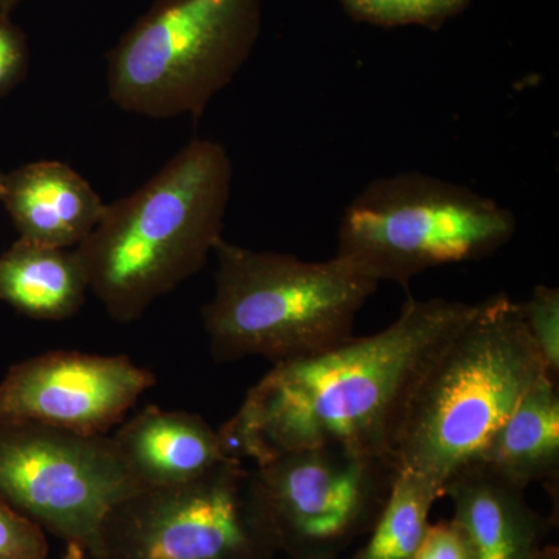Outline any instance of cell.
<instances>
[{
	"instance_id": "obj_1",
	"label": "cell",
	"mask_w": 559,
	"mask_h": 559,
	"mask_svg": "<svg viewBox=\"0 0 559 559\" xmlns=\"http://www.w3.org/2000/svg\"><path fill=\"white\" fill-rule=\"evenodd\" d=\"M474 308L440 297L409 299L388 329L274 364L218 430L224 455L263 465L293 451L340 447L392 457L412 385Z\"/></svg>"
},
{
	"instance_id": "obj_2",
	"label": "cell",
	"mask_w": 559,
	"mask_h": 559,
	"mask_svg": "<svg viewBox=\"0 0 559 559\" xmlns=\"http://www.w3.org/2000/svg\"><path fill=\"white\" fill-rule=\"evenodd\" d=\"M231 178L227 150L194 139L130 197L106 204L75 252L110 318L134 322L205 266L223 238Z\"/></svg>"
},
{
	"instance_id": "obj_3",
	"label": "cell",
	"mask_w": 559,
	"mask_h": 559,
	"mask_svg": "<svg viewBox=\"0 0 559 559\" xmlns=\"http://www.w3.org/2000/svg\"><path fill=\"white\" fill-rule=\"evenodd\" d=\"M544 373L520 304L506 294L476 304L412 385L393 433L396 466L423 474L444 495Z\"/></svg>"
},
{
	"instance_id": "obj_4",
	"label": "cell",
	"mask_w": 559,
	"mask_h": 559,
	"mask_svg": "<svg viewBox=\"0 0 559 559\" xmlns=\"http://www.w3.org/2000/svg\"><path fill=\"white\" fill-rule=\"evenodd\" d=\"M215 293L202 308L216 362L261 356L272 364L319 355L353 336L380 283L347 261H307L221 238Z\"/></svg>"
},
{
	"instance_id": "obj_5",
	"label": "cell",
	"mask_w": 559,
	"mask_h": 559,
	"mask_svg": "<svg viewBox=\"0 0 559 559\" xmlns=\"http://www.w3.org/2000/svg\"><path fill=\"white\" fill-rule=\"evenodd\" d=\"M513 212L468 187L399 173L373 180L345 207L337 259L373 282L411 280L491 255L516 234Z\"/></svg>"
},
{
	"instance_id": "obj_6",
	"label": "cell",
	"mask_w": 559,
	"mask_h": 559,
	"mask_svg": "<svg viewBox=\"0 0 559 559\" xmlns=\"http://www.w3.org/2000/svg\"><path fill=\"white\" fill-rule=\"evenodd\" d=\"M260 31L261 0H156L110 50V100L150 119L198 120Z\"/></svg>"
},
{
	"instance_id": "obj_7",
	"label": "cell",
	"mask_w": 559,
	"mask_h": 559,
	"mask_svg": "<svg viewBox=\"0 0 559 559\" xmlns=\"http://www.w3.org/2000/svg\"><path fill=\"white\" fill-rule=\"evenodd\" d=\"M277 551L252 469L227 460L198 479L121 499L90 559H272Z\"/></svg>"
},
{
	"instance_id": "obj_8",
	"label": "cell",
	"mask_w": 559,
	"mask_h": 559,
	"mask_svg": "<svg viewBox=\"0 0 559 559\" xmlns=\"http://www.w3.org/2000/svg\"><path fill=\"white\" fill-rule=\"evenodd\" d=\"M396 469L388 455L316 447L257 465L252 480L278 551L337 559L373 528Z\"/></svg>"
},
{
	"instance_id": "obj_9",
	"label": "cell",
	"mask_w": 559,
	"mask_h": 559,
	"mask_svg": "<svg viewBox=\"0 0 559 559\" xmlns=\"http://www.w3.org/2000/svg\"><path fill=\"white\" fill-rule=\"evenodd\" d=\"M135 489L110 436L0 421V500L87 557L108 511Z\"/></svg>"
},
{
	"instance_id": "obj_10",
	"label": "cell",
	"mask_w": 559,
	"mask_h": 559,
	"mask_svg": "<svg viewBox=\"0 0 559 559\" xmlns=\"http://www.w3.org/2000/svg\"><path fill=\"white\" fill-rule=\"evenodd\" d=\"M154 385L153 371L128 356L57 349L7 371L0 381V421L108 436Z\"/></svg>"
},
{
	"instance_id": "obj_11",
	"label": "cell",
	"mask_w": 559,
	"mask_h": 559,
	"mask_svg": "<svg viewBox=\"0 0 559 559\" xmlns=\"http://www.w3.org/2000/svg\"><path fill=\"white\" fill-rule=\"evenodd\" d=\"M2 202L20 240L76 248L94 230L106 204L90 182L58 160H38L3 175Z\"/></svg>"
},
{
	"instance_id": "obj_12",
	"label": "cell",
	"mask_w": 559,
	"mask_h": 559,
	"mask_svg": "<svg viewBox=\"0 0 559 559\" xmlns=\"http://www.w3.org/2000/svg\"><path fill=\"white\" fill-rule=\"evenodd\" d=\"M110 439L139 488L183 484L231 460L224 455L218 430L190 412L145 407Z\"/></svg>"
},
{
	"instance_id": "obj_13",
	"label": "cell",
	"mask_w": 559,
	"mask_h": 559,
	"mask_svg": "<svg viewBox=\"0 0 559 559\" xmlns=\"http://www.w3.org/2000/svg\"><path fill=\"white\" fill-rule=\"evenodd\" d=\"M525 487L484 463L455 474L443 498L468 536L477 559H532L543 547L550 522L530 507Z\"/></svg>"
},
{
	"instance_id": "obj_14",
	"label": "cell",
	"mask_w": 559,
	"mask_h": 559,
	"mask_svg": "<svg viewBox=\"0 0 559 559\" xmlns=\"http://www.w3.org/2000/svg\"><path fill=\"white\" fill-rule=\"evenodd\" d=\"M90 290L75 249L17 240L0 255V300L36 320H64L83 307Z\"/></svg>"
},
{
	"instance_id": "obj_15",
	"label": "cell",
	"mask_w": 559,
	"mask_h": 559,
	"mask_svg": "<svg viewBox=\"0 0 559 559\" xmlns=\"http://www.w3.org/2000/svg\"><path fill=\"white\" fill-rule=\"evenodd\" d=\"M476 463L525 488L558 479L559 396L551 374L533 382Z\"/></svg>"
},
{
	"instance_id": "obj_16",
	"label": "cell",
	"mask_w": 559,
	"mask_h": 559,
	"mask_svg": "<svg viewBox=\"0 0 559 559\" xmlns=\"http://www.w3.org/2000/svg\"><path fill=\"white\" fill-rule=\"evenodd\" d=\"M440 498L443 492L428 477L396 469L369 540L353 559H412L428 533L430 511Z\"/></svg>"
},
{
	"instance_id": "obj_17",
	"label": "cell",
	"mask_w": 559,
	"mask_h": 559,
	"mask_svg": "<svg viewBox=\"0 0 559 559\" xmlns=\"http://www.w3.org/2000/svg\"><path fill=\"white\" fill-rule=\"evenodd\" d=\"M353 20L377 27H440L466 10L469 0H340Z\"/></svg>"
},
{
	"instance_id": "obj_18",
	"label": "cell",
	"mask_w": 559,
	"mask_h": 559,
	"mask_svg": "<svg viewBox=\"0 0 559 559\" xmlns=\"http://www.w3.org/2000/svg\"><path fill=\"white\" fill-rule=\"evenodd\" d=\"M522 318L538 348L547 371L557 378L559 371V289L538 285L527 301L520 304Z\"/></svg>"
},
{
	"instance_id": "obj_19",
	"label": "cell",
	"mask_w": 559,
	"mask_h": 559,
	"mask_svg": "<svg viewBox=\"0 0 559 559\" xmlns=\"http://www.w3.org/2000/svg\"><path fill=\"white\" fill-rule=\"evenodd\" d=\"M49 543L38 524L0 500V559H47Z\"/></svg>"
},
{
	"instance_id": "obj_20",
	"label": "cell",
	"mask_w": 559,
	"mask_h": 559,
	"mask_svg": "<svg viewBox=\"0 0 559 559\" xmlns=\"http://www.w3.org/2000/svg\"><path fill=\"white\" fill-rule=\"evenodd\" d=\"M28 49L24 35L0 13V97L13 91L27 75Z\"/></svg>"
},
{
	"instance_id": "obj_21",
	"label": "cell",
	"mask_w": 559,
	"mask_h": 559,
	"mask_svg": "<svg viewBox=\"0 0 559 559\" xmlns=\"http://www.w3.org/2000/svg\"><path fill=\"white\" fill-rule=\"evenodd\" d=\"M412 559H477L468 536L454 520L430 524Z\"/></svg>"
},
{
	"instance_id": "obj_22",
	"label": "cell",
	"mask_w": 559,
	"mask_h": 559,
	"mask_svg": "<svg viewBox=\"0 0 559 559\" xmlns=\"http://www.w3.org/2000/svg\"><path fill=\"white\" fill-rule=\"evenodd\" d=\"M62 559H90L86 551L81 549L76 544H66V551Z\"/></svg>"
},
{
	"instance_id": "obj_23",
	"label": "cell",
	"mask_w": 559,
	"mask_h": 559,
	"mask_svg": "<svg viewBox=\"0 0 559 559\" xmlns=\"http://www.w3.org/2000/svg\"><path fill=\"white\" fill-rule=\"evenodd\" d=\"M532 559H559L558 547L543 546L538 551H536L535 557Z\"/></svg>"
},
{
	"instance_id": "obj_24",
	"label": "cell",
	"mask_w": 559,
	"mask_h": 559,
	"mask_svg": "<svg viewBox=\"0 0 559 559\" xmlns=\"http://www.w3.org/2000/svg\"><path fill=\"white\" fill-rule=\"evenodd\" d=\"M21 0H0V13L7 14Z\"/></svg>"
},
{
	"instance_id": "obj_25",
	"label": "cell",
	"mask_w": 559,
	"mask_h": 559,
	"mask_svg": "<svg viewBox=\"0 0 559 559\" xmlns=\"http://www.w3.org/2000/svg\"><path fill=\"white\" fill-rule=\"evenodd\" d=\"M3 175H5V173H0V201H2Z\"/></svg>"
}]
</instances>
